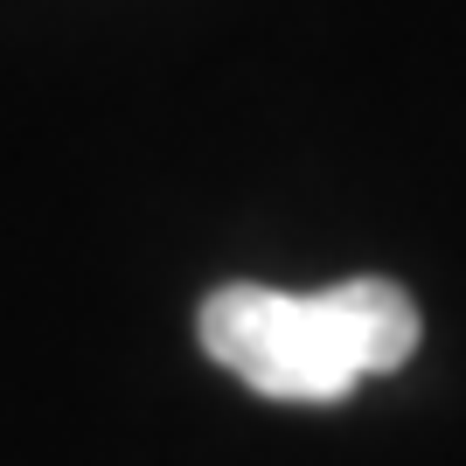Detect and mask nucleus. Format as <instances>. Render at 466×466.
<instances>
[{"label":"nucleus","mask_w":466,"mask_h":466,"mask_svg":"<svg viewBox=\"0 0 466 466\" xmlns=\"http://www.w3.org/2000/svg\"><path fill=\"white\" fill-rule=\"evenodd\" d=\"M202 355L279 404H341L355 383L397 376L418 349V299L397 279H341L328 292L216 286L195 313Z\"/></svg>","instance_id":"1"}]
</instances>
